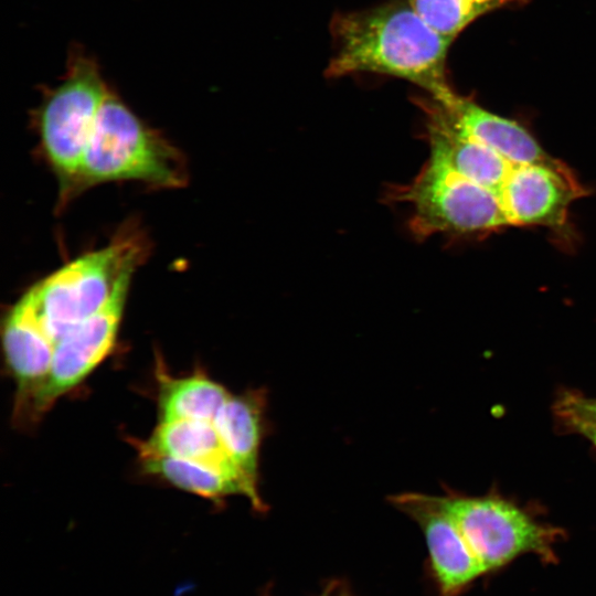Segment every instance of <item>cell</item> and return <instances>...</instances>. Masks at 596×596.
<instances>
[{"label":"cell","mask_w":596,"mask_h":596,"mask_svg":"<svg viewBox=\"0 0 596 596\" xmlns=\"http://www.w3.org/2000/svg\"><path fill=\"white\" fill-rule=\"evenodd\" d=\"M266 391L248 390L230 395L213 424L236 467L245 497L256 511L266 507L258 492L259 449L265 432Z\"/></svg>","instance_id":"obj_10"},{"label":"cell","mask_w":596,"mask_h":596,"mask_svg":"<svg viewBox=\"0 0 596 596\" xmlns=\"http://www.w3.org/2000/svg\"><path fill=\"white\" fill-rule=\"evenodd\" d=\"M2 343L7 364L18 382V400L46 375L55 347L41 326L29 291L6 317Z\"/></svg>","instance_id":"obj_11"},{"label":"cell","mask_w":596,"mask_h":596,"mask_svg":"<svg viewBox=\"0 0 596 596\" xmlns=\"http://www.w3.org/2000/svg\"><path fill=\"white\" fill-rule=\"evenodd\" d=\"M429 157L443 162L501 203L510 227H546L561 238L572 234V204L587 194L574 171L556 158L525 162L482 141L449 121L426 97Z\"/></svg>","instance_id":"obj_1"},{"label":"cell","mask_w":596,"mask_h":596,"mask_svg":"<svg viewBox=\"0 0 596 596\" xmlns=\"http://www.w3.org/2000/svg\"><path fill=\"white\" fill-rule=\"evenodd\" d=\"M389 500L422 529L432 574L441 596H459L487 574L437 496L405 492L391 496Z\"/></svg>","instance_id":"obj_9"},{"label":"cell","mask_w":596,"mask_h":596,"mask_svg":"<svg viewBox=\"0 0 596 596\" xmlns=\"http://www.w3.org/2000/svg\"><path fill=\"white\" fill-rule=\"evenodd\" d=\"M159 422L180 419L214 422L231 395L220 383L198 372L173 377L157 370Z\"/></svg>","instance_id":"obj_13"},{"label":"cell","mask_w":596,"mask_h":596,"mask_svg":"<svg viewBox=\"0 0 596 596\" xmlns=\"http://www.w3.org/2000/svg\"><path fill=\"white\" fill-rule=\"evenodd\" d=\"M109 91L96 58L79 45L71 49L62 81L44 89L36 124L44 155L65 185L75 183Z\"/></svg>","instance_id":"obj_6"},{"label":"cell","mask_w":596,"mask_h":596,"mask_svg":"<svg viewBox=\"0 0 596 596\" xmlns=\"http://www.w3.org/2000/svg\"><path fill=\"white\" fill-rule=\"evenodd\" d=\"M132 273L134 269L125 272L104 307L55 344L46 375L32 391L17 400V419L35 422L113 351Z\"/></svg>","instance_id":"obj_8"},{"label":"cell","mask_w":596,"mask_h":596,"mask_svg":"<svg viewBox=\"0 0 596 596\" xmlns=\"http://www.w3.org/2000/svg\"><path fill=\"white\" fill-rule=\"evenodd\" d=\"M330 596H332V593H331V595H330ZM339 596H347V595H344V594H341V595H339Z\"/></svg>","instance_id":"obj_19"},{"label":"cell","mask_w":596,"mask_h":596,"mask_svg":"<svg viewBox=\"0 0 596 596\" xmlns=\"http://www.w3.org/2000/svg\"><path fill=\"white\" fill-rule=\"evenodd\" d=\"M419 15L438 33L455 40L481 15L528 0H409Z\"/></svg>","instance_id":"obj_15"},{"label":"cell","mask_w":596,"mask_h":596,"mask_svg":"<svg viewBox=\"0 0 596 596\" xmlns=\"http://www.w3.org/2000/svg\"><path fill=\"white\" fill-rule=\"evenodd\" d=\"M139 454H156L194 461L220 471L245 490L213 422H159L150 437L137 443Z\"/></svg>","instance_id":"obj_12"},{"label":"cell","mask_w":596,"mask_h":596,"mask_svg":"<svg viewBox=\"0 0 596 596\" xmlns=\"http://www.w3.org/2000/svg\"><path fill=\"white\" fill-rule=\"evenodd\" d=\"M558 424L567 433L579 426L596 429V397H589L576 390H563L553 405Z\"/></svg>","instance_id":"obj_16"},{"label":"cell","mask_w":596,"mask_h":596,"mask_svg":"<svg viewBox=\"0 0 596 596\" xmlns=\"http://www.w3.org/2000/svg\"><path fill=\"white\" fill-rule=\"evenodd\" d=\"M143 470L160 477L170 485L220 502L232 494H243V489L233 479L207 466L156 454H139Z\"/></svg>","instance_id":"obj_14"},{"label":"cell","mask_w":596,"mask_h":596,"mask_svg":"<svg viewBox=\"0 0 596 596\" xmlns=\"http://www.w3.org/2000/svg\"><path fill=\"white\" fill-rule=\"evenodd\" d=\"M437 498L487 573L525 554L556 562L554 547L565 535L563 529L536 520L517 503L497 494Z\"/></svg>","instance_id":"obj_7"},{"label":"cell","mask_w":596,"mask_h":596,"mask_svg":"<svg viewBox=\"0 0 596 596\" xmlns=\"http://www.w3.org/2000/svg\"><path fill=\"white\" fill-rule=\"evenodd\" d=\"M142 251L139 238L124 234L29 290L41 326L54 344L104 307L121 275L135 269Z\"/></svg>","instance_id":"obj_5"},{"label":"cell","mask_w":596,"mask_h":596,"mask_svg":"<svg viewBox=\"0 0 596 596\" xmlns=\"http://www.w3.org/2000/svg\"><path fill=\"white\" fill-rule=\"evenodd\" d=\"M117 180L177 188L184 184L185 166L181 153L110 89L97 114L74 185Z\"/></svg>","instance_id":"obj_3"},{"label":"cell","mask_w":596,"mask_h":596,"mask_svg":"<svg viewBox=\"0 0 596 596\" xmlns=\"http://www.w3.org/2000/svg\"><path fill=\"white\" fill-rule=\"evenodd\" d=\"M572 433L579 434L589 440L596 447V429L587 426H579L572 430Z\"/></svg>","instance_id":"obj_17"},{"label":"cell","mask_w":596,"mask_h":596,"mask_svg":"<svg viewBox=\"0 0 596 596\" xmlns=\"http://www.w3.org/2000/svg\"><path fill=\"white\" fill-rule=\"evenodd\" d=\"M330 32L333 54L328 77L375 73L408 81L435 97L453 92L446 58L454 40L433 29L409 0L337 13Z\"/></svg>","instance_id":"obj_2"},{"label":"cell","mask_w":596,"mask_h":596,"mask_svg":"<svg viewBox=\"0 0 596 596\" xmlns=\"http://www.w3.org/2000/svg\"><path fill=\"white\" fill-rule=\"evenodd\" d=\"M332 593V589L331 588H328L327 590H324L320 596H330Z\"/></svg>","instance_id":"obj_18"},{"label":"cell","mask_w":596,"mask_h":596,"mask_svg":"<svg viewBox=\"0 0 596 596\" xmlns=\"http://www.w3.org/2000/svg\"><path fill=\"white\" fill-rule=\"evenodd\" d=\"M390 199L408 206L417 238L479 237L510 227L496 196L432 157L411 182L395 187Z\"/></svg>","instance_id":"obj_4"}]
</instances>
